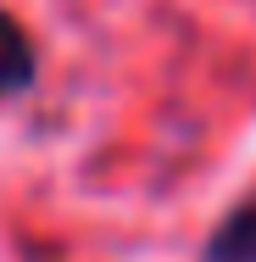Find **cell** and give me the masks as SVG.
<instances>
[{
    "label": "cell",
    "instance_id": "cell-1",
    "mask_svg": "<svg viewBox=\"0 0 256 262\" xmlns=\"http://www.w3.org/2000/svg\"><path fill=\"white\" fill-rule=\"evenodd\" d=\"M206 262H256V201L240 207L206 246Z\"/></svg>",
    "mask_w": 256,
    "mask_h": 262
},
{
    "label": "cell",
    "instance_id": "cell-2",
    "mask_svg": "<svg viewBox=\"0 0 256 262\" xmlns=\"http://www.w3.org/2000/svg\"><path fill=\"white\" fill-rule=\"evenodd\" d=\"M28 78H34V45L11 17H0V95L22 90Z\"/></svg>",
    "mask_w": 256,
    "mask_h": 262
}]
</instances>
